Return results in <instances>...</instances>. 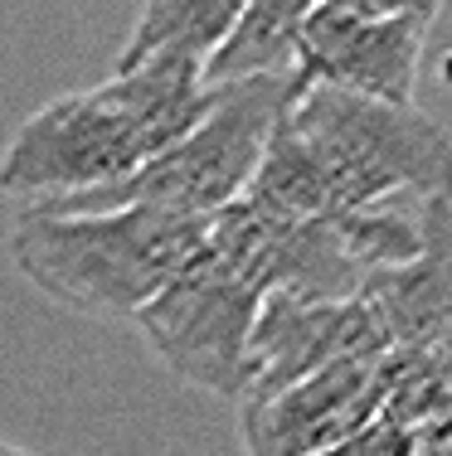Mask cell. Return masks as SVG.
Wrapping results in <instances>:
<instances>
[{
	"label": "cell",
	"mask_w": 452,
	"mask_h": 456,
	"mask_svg": "<svg viewBox=\"0 0 452 456\" xmlns=\"http://www.w3.org/2000/svg\"><path fill=\"white\" fill-rule=\"evenodd\" d=\"M390 350H448V194L423 200V253L360 281Z\"/></svg>",
	"instance_id": "obj_9"
},
{
	"label": "cell",
	"mask_w": 452,
	"mask_h": 456,
	"mask_svg": "<svg viewBox=\"0 0 452 456\" xmlns=\"http://www.w3.org/2000/svg\"><path fill=\"white\" fill-rule=\"evenodd\" d=\"M258 301L263 291L253 281H243L229 263L200 248L195 263L170 277L132 321L180 384L219 398H243Z\"/></svg>",
	"instance_id": "obj_5"
},
{
	"label": "cell",
	"mask_w": 452,
	"mask_h": 456,
	"mask_svg": "<svg viewBox=\"0 0 452 456\" xmlns=\"http://www.w3.org/2000/svg\"><path fill=\"white\" fill-rule=\"evenodd\" d=\"M390 350L374 311L360 297L350 301H297L263 297L249 335V384L243 398H267L341 360H380Z\"/></svg>",
	"instance_id": "obj_7"
},
{
	"label": "cell",
	"mask_w": 452,
	"mask_h": 456,
	"mask_svg": "<svg viewBox=\"0 0 452 456\" xmlns=\"http://www.w3.org/2000/svg\"><path fill=\"white\" fill-rule=\"evenodd\" d=\"M428 29L433 25L423 20H380L350 10L346 0H316L297 35L292 93L336 88L350 97L414 107Z\"/></svg>",
	"instance_id": "obj_6"
},
{
	"label": "cell",
	"mask_w": 452,
	"mask_h": 456,
	"mask_svg": "<svg viewBox=\"0 0 452 456\" xmlns=\"http://www.w3.org/2000/svg\"><path fill=\"white\" fill-rule=\"evenodd\" d=\"M374 364L380 360H341L283 394L249 398L239 412L243 456H316L374 428Z\"/></svg>",
	"instance_id": "obj_8"
},
{
	"label": "cell",
	"mask_w": 452,
	"mask_h": 456,
	"mask_svg": "<svg viewBox=\"0 0 452 456\" xmlns=\"http://www.w3.org/2000/svg\"><path fill=\"white\" fill-rule=\"evenodd\" d=\"M316 456H418V442H414V432H399V428L374 422V428L355 432V437L336 442V447H326Z\"/></svg>",
	"instance_id": "obj_13"
},
{
	"label": "cell",
	"mask_w": 452,
	"mask_h": 456,
	"mask_svg": "<svg viewBox=\"0 0 452 456\" xmlns=\"http://www.w3.org/2000/svg\"><path fill=\"white\" fill-rule=\"evenodd\" d=\"M414 442H418V456H448V422L414 432Z\"/></svg>",
	"instance_id": "obj_15"
},
{
	"label": "cell",
	"mask_w": 452,
	"mask_h": 456,
	"mask_svg": "<svg viewBox=\"0 0 452 456\" xmlns=\"http://www.w3.org/2000/svg\"><path fill=\"white\" fill-rule=\"evenodd\" d=\"M287 97H292V73L214 88L200 122L156 160H146L142 170H132L117 184H103V190L73 194V200L29 204V214L160 209L180 214V219H214L249 194L253 170L263 160V146L273 136V122L283 117Z\"/></svg>",
	"instance_id": "obj_4"
},
{
	"label": "cell",
	"mask_w": 452,
	"mask_h": 456,
	"mask_svg": "<svg viewBox=\"0 0 452 456\" xmlns=\"http://www.w3.org/2000/svg\"><path fill=\"white\" fill-rule=\"evenodd\" d=\"M374 422L423 432L448 422V350H384L374 364Z\"/></svg>",
	"instance_id": "obj_12"
},
{
	"label": "cell",
	"mask_w": 452,
	"mask_h": 456,
	"mask_svg": "<svg viewBox=\"0 0 452 456\" xmlns=\"http://www.w3.org/2000/svg\"><path fill=\"white\" fill-rule=\"evenodd\" d=\"M448 194V132L418 107L336 88H301L263 146L243 200L292 219H326L360 204Z\"/></svg>",
	"instance_id": "obj_1"
},
{
	"label": "cell",
	"mask_w": 452,
	"mask_h": 456,
	"mask_svg": "<svg viewBox=\"0 0 452 456\" xmlns=\"http://www.w3.org/2000/svg\"><path fill=\"white\" fill-rule=\"evenodd\" d=\"M239 10L243 0H142V15L127 35L117 69H136L156 53H180L204 69V59L229 39Z\"/></svg>",
	"instance_id": "obj_11"
},
{
	"label": "cell",
	"mask_w": 452,
	"mask_h": 456,
	"mask_svg": "<svg viewBox=\"0 0 452 456\" xmlns=\"http://www.w3.org/2000/svg\"><path fill=\"white\" fill-rule=\"evenodd\" d=\"M214 88H204L200 63L156 53L136 69H117L107 83L63 93L29 112L0 151V194L53 204L73 194L127 180L204 117Z\"/></svg>",
	"instance_id": "obj_2"
},
{
	"label": "cell",
	"mask_w": 452,
	"mask_h": 456,
	"mask_svg": "<svg viewBox=\"0 0 452 456\" xmlns=\"http://www.w3.org/2000/svg\"><path fill=\"white\" fill-rule=\"evenodd\" d=\"M0 456H25V452H15V447H5V442H0Z\"/></svg>",
	"instance_id": "obj_16"
},
{
	"label": "cell",
	"mask_w": 452,
	"mask_h": 456,
	"mask_svg": "<svg viewBox=\"0 0 452 456\" xmlns=\"http://www.w3.org/2000/svg\"><path fill=\"white\" fill-rule=\"evenodd\" d=\"M210 219L160 209L29 214L10 228V257L49 301L83 316L132 321L204 248Z\"/></svg>",
	"instance_id": "obj_3"
},
{
	"label": "cell",
	"mask_w": 452,
	"mask_h": 456,
	"mask_svg": "<svg viewBox=\"0 0 452 456\" xmlns=\"http://www.w3.org/2000/svg\"><path fill=\"white\" fill-rule=\"evenodd\" d=\"M346 5L360 10V15H380V20H423V25H433L443 0H346Z\"/></svg>",
	"instance_id": "obj_14"
},
{
	"label": "cell",
	"mask_w": 452,
	"mask_h": 456,
	"mask_svg": "<svg viewBox=\"0 0 452 456\" xmlns=\"http://www.w3.org/2000/svg\"><path fill=\"white\" fill-rule=\"evenodd\" d=\"M316 0H243L229 39L204 59V88H229L249 78H287L297 59V35Z\"/></svg>",
	"instance_id": "obj_10"
}]
</instances>
